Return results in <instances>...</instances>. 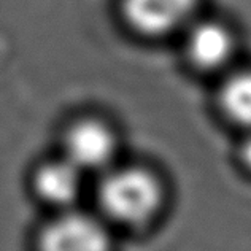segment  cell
Returning <instances> with one entry per match:
<instances>
[{"label":"cell","instance_id":"obj_4","mask_svg":"<svg viewBox=\"0 0 251 251\" xmlns=\"http://www.w3.org/2000/svg\"><path fill=\"white\" fill-rule=\"evenodd\" d=\"M115 137L108 127L97 121L74 126L65 137V159L81 172L108 169L115 154Z\"/></svg>","mask_w":251,"mask_h":251},{"label":"cell","instance_id":"obj_1","mask_svg":"<svg viewBox=\"0 0 251 251\" xmlns=\"http://www.w3.org/2000/svg\"><path fill=\"white\" fill-rule=\"evenodd\" d=\"M97 197L107 218L137 226L153 220L159 211L162 188L159 180L145 169H111L99 184Z\"/></svg>","mask_w":251,"mask_h":251},{"label":"cell","instance_id":"obj_8","mask_svg":"<svg viewBox=\"0 0 251 251\" xmlns=\"http://www.w3.org/2000/svg\"><path fill=\"white\" fill-rule=\"evenodd\" d=\"M240 159L251 170V130L240 145Z\"/></svg>","mask_w":251,"mask_h":251},{"label":"cell","instance_id":"obj_7","mask_svg":"<svg viewBox=\"0 0 251 251\" xmlns=\"http://www.w3.org/2000/svg\"><path fill=\"white\" fill-rule=\"evenodd\" d=\"M220 102L227 118L251 130V70L235 72L224 80Z\"/></svg>","mask_w":251,"mask_h":251},{"label":"cell","instance_id":"obj_5","mask_svg":"<svg viewBox=\"0 0 251 251\" xmlns=\"http://www.w3.org/2000/svg\"><path fill=\"white\" fill-rule=\"evenodd\" d=\"M186 51L196 67L202 70H221L235 52L234 35L218 21H197L186 27Z\"/></svg>","mask_w":251,"mask_h":251},{"label":"cell","instance_id":"obj_6","mask_svg":"<svg viewBox=\"0 0 251 251\" xmlns=\"http://www.w3.org/2000/svg\"><path fill=\"white\" fill-rule=\"evenodd\" d=\"M83 172L64 157L52 161L38 170L35 176V188L45 201L54 205H72L81 191Z\"/></svg>","mask_w":251,"mask_h":251},{"label":"cell","instance_id":"obj_3","mask_svg":"<svg viewBox=\"0 0 251 251\" xmlns=\"http://www.w3.org/2000/svg\"><path fill=\"white\" fill-rule=\"evenodd\" d=\"M42 251H110V235L97 218L67 211L45 227Z\"/></svg>","mask_w":251,"mask_h":251},{"label":"cell","instance_id":"obj_2","mask_svg":"<svg viewBox=\"0 0 251 251\" xmlns=\"http://www.w3.org/2000/svg\"><path fill=\"white\" fill-rule=\"evenodd\" d=\"M199 0H123L126 21L148 37L186 30L194 21Z\"/></svg>","mask_w":251,"mask_h":251}]
</instances>
